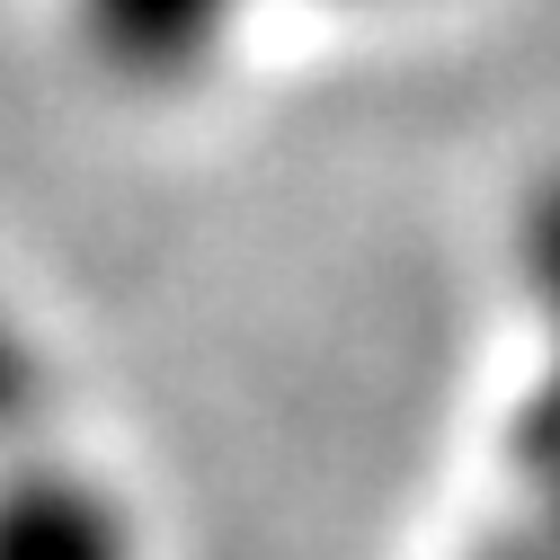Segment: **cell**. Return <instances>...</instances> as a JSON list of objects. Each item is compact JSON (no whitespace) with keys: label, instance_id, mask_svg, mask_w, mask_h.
I'll return each instance as SVG.
<instances>
[{"label":"cell","instance_id":"cell-1","mask_svg":"<svg viewBox=\"0 0 560 560\" xmlns=\"http://www.w3.org/2000/svg\"><path fill=\"white\" fill-rule=\"evenodd\" d=\"M249 0H62V27L90 54V72H107L116 90H196L223 62V45L241 36Z\"/></svg>","mask_w":560,"mask_h":560},{"label":"cell","instance_id":"cell-2","mask_svg":"<svg viewBox=\"0 0 560 560\" xmlns=\"http://www.w3.org/2000/svg\"><path fill=\"white\" fill-rule=\"evenodd\" d=\"M0 560H133V525L98 480L27 463L0 480Z\"/></svg>","mask_w":560,"mask_h":560},{"label":"cell","instance_id":"cell-3","mask_svg":"<svg viewBox=\"0 0 560 560\" xmlns=\"http://www.w3.org/2000/svg\"><path fill=\"white\" fill-rule=\"evenodd\" d=\"M525 258H534V285H542V320H551V365H542V383H534V400L516 409V436H508V454H516V471L534 480V489H551L560 480V178L534 196V223H525Z\"/></svg>","mask_w":560,"mask_h":560},{"label":"cell","instance_id":"cell-4","mask_svg":"<svg viewBox=\"0 0 560 560\" xmlns=\"http://www.w3.org/2000/svg\"><path fill=\"white\" fill-rule=\"evenodd\" d=\"M471 560H560V480H551V489H534V499H525L499 534H489Z\"/></svg>","mask_w":560,"mask_h":560},{"label":"cell","instance_id":"cell-5","mask_svg":"<svg viewBox=\"0 0 560 560\" xmlns=\"http://www.w3.org/2000/svg\"><path fill=\"white\" fill-rule=\"evenodd\" d=\"M27 400H36V357H27V338L0 320V428H19Z\"/></svg>","mask_w":560,"mask_h":560},{"label":"cell","instance_id":"cell-6","mask_svg":"<svg viewBox=\"0 0 560 560\" xmlns=\"http://www.w3.org/2000/svg\"><path fill=\"white\" fill-rule=\"evenodd\" d=\"M329 10H374V0H329Z\"/></svg>","mask_w":560,"mask_h":560}]
</instances>
